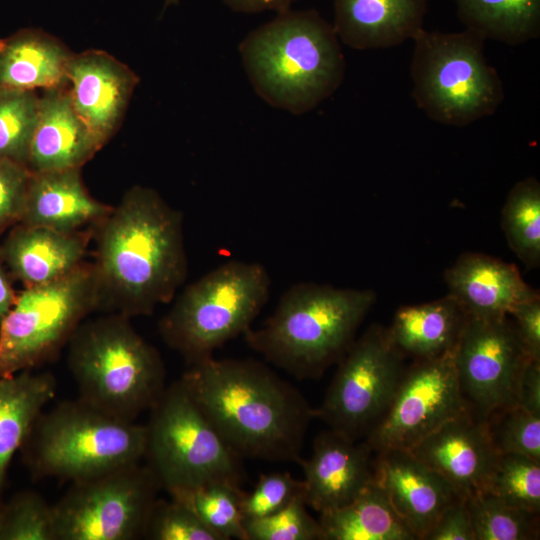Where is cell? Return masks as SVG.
<instances>
[{"label":"cell","mask_w":540,"mask_h":540,"mask_svg":"<svg viewBox=\"0 0 540 540\" xmlns=\"http://www.w3.org/2000/svg\"><path fill=\"white\" fill-rule=\"evenodd\" d=\"M180 379L240 458L299 462L314 409L269 367L211 356L189 365Z\"/></svg>","instance_id":"cell-1"},{"label":"cell","mask_w":540,"mask_h":540,"mask_svg":"<svg viewBox=\"0 0 540 540\" xmlns=\"http://www.w3.org/2000/svg\"><path fill=\"white\" fill-rule=\"evenodd\" d=\"M101 306L128 318L168 303L186 279L183 215L153 189L134 186L96 225Z\"/></svg>","instance_id":"cell-2"},{"label":"cell","mask_w":540,"mask_h":540,"mask_svg":"<svg viewBox=\"0 0 540 540\" xmlns=\"http://www.w3.org/2000/svg\"><path fill=\"white\" fill-rule=\"evenodd\" d=\"M238 49L255 92L295 115L314 109L344 80L340 39L314 9L278 13L252 30Z\"/></svg>","instance_id":"cell-3"},{"label":"cell","mask_w":540,"mask_h":540,"mask_svg":"<svg viewBox=\"0 0 540 540\" xmlns=\"http://www.w3.org/2000/svg\"><path fill=\"white\" fill-rule=\"evenodd\" d=\"M375 300L370 289L297 283L261 327L243 335L250 348L295 378H319L349 349Z\"/></svg>","instance_id":"cell-4"},{"label":"cell","mask_w":540,"mask_h":540,"mask_svg":"<svg viewBox=\"0 0 540 540\" xmlns=\"http://www.w3.org/2000/svg\"><path fill=\"white\" fill-rule=\"evenodd\" d=\"M68 346L79 398L112 415L135 421L166 388L159 352L124 315L83 321Z\"/></svg>","instance_id":"cell-5"},{"label":"cell","mask_w":540,"mask_h":540,"mask_svg":"<svg viewBox=\"0 0 540 540\" xmlns=\"http://www.w3.org/2000/svg\"><path fill=\"white\" fill-rule=\"evenodd\" d=\"M145 441V425L79 398L41 413L21 449L35 477L76 482L140 463Z\"/></svg>","instance_id":"cell-6"},{"label":"cell","mask_w":540,"mask_h":540,"mask_svg":"<svg viewBox=\"0 0 540 540\" xmlns=\"http://www.w3.org/2000/svg\"><path fill=\"white\" fill-rule=\"evenodd\" d=\"M271 288L258 262L231 260L212 269L177 297L162 317L165 343L191 365L244 334L266 304Z\"/></svg>","instance_id":"cell-7"},{"label":"cell","mask_w":540,"mask_h":540,"mask_svg":"<svg viewBox=\"0 0 540 540\" xmlns=\"http://www.w3.org/2000/svg\"><path fill=\"white\" fill-rule=\"evenodd\" d=\"M412 40V97L430 119L463 127L495 113L505 93L484 55L483 37L467 29L444 33L422 28Z\"/></svg>","instance_id":"cell-8"},{"label":"cell","mask_w":540,"mask_h":540,"mask_svg":"<svg viewBox=\"0 0 540 540\" xmlns=\"http://www.w3.org/2000/svg\"><path fill=\"white\" fill-rule=\"evenodd\" d=\"M144 458L167 492L207 482L240 484V457L197 406L181 379L150 408Z\"/></svg>","instance_id":"cell-9"},{"label":"cell","mask_w":540,"mask_h":540,"mask_svg":"<svg viewBox=\"0 0 540 540\" xmlns=\"http://www.w3.org/2000/svg\"><path fill=\"white\" fill-rule=\"evenodd\" d=\"M100 303L93 264L82 263L56 281L26 287L0 321V377L51 360Z\"/></svg>","instance_id":"cell-10"},{"label":"cell","mask_w":540,"mask_h":540,"mask_svg":"<svg viewBox=\"0 0 540 540\" xmlns=\"http://www.w3.org/2000/svg\"><path fill=\"white\" fill-rule=\"evenodd\" d=\"M162 488L140 463L72 482L53 505L56 540H134L142 538Z\"/></svg>","instance_id":"cell-11"},{"label":"cell","mask_w":540,"mask_h":540,"mask_svg":"<svg viewBox=\"0 0 540 540\" xmlns=\"http://www.w3.org/2000/svg\"><path fill=\"white\" fill-rule=\"evenodd\" d=\"M404 358L387 328L371 325L339 360L315 417L354 440L365 439L391 403L405 370Z\"/></svg>","instance_id":"cell-12"},{"label":"cell","mask_w":540,"mask_h":540,"mask_svg":"<svg viewBox=\"0 0 540 540\" xmlns=\"http://www.w3.org/2000/svg\"><path fill=\"white\" fill-rule=\"evenodd\" d=\"M454 351L405 367L385 414L364 442L374 452L410 450L446 421L468 411Z\"/></svg>","instance_id":"cell-13"},{"label":"cell","mask_w":540,"mask_h":540,"mask_svg":"<svg viewBox=\"0 0 540 540\" xmlns=\"http://www.w3.org/2000/svg\"><path fill=\"white\" fill-rule=\"evenodd\" d=\"M462 396L475 415L517 405L521 374L531 360L509 316L469 317L454 350Z\"/></svg>","instance_id":"cell-14"},{"label":"cell","mask_w":540,"mask_h":540,"mask_svg":"<svg viewBox=\"0 0 540 540\" xmlns=\"http://www.w3.org/2000/svg\"><path fill=\"white\" fill-rule=\"evenodd\" d=\"M463 498L486 490L499 453L485 418L470 410L446 421L409 450Z\"/></svg>","instance_id":"cell-15"},{"label":"cell","mask_w":540,"mask_h":540,"mask_svg":"<svg viewBox=\"0 0 540 540\" xmlns=\"http://www.w3.org/2000/svg\"><path fill=\"white\" fill-rule=\"evenodd\" d=\"M138 82L127 65L107 52L72 55L67 70L71 100L101 146L116 132Z\"/></svg>","instance_id":"cell-16"},{"label":"cell","mask_w":540,"mask_h":540,"mask_svg":"<svg viewBox=\"0 0 540 540\" xmlns=\"http://www.w3.org/2000/svg\"><path fill=\"white\" fill-rule=\"evenodd\" d=\"M298 463L306 504L319 514L350 503L373 481L374 452L333 429L320 433L311 457Z\"/></svg>","instance_id":"cell-17"},{"label":"cell","mask_w":540,"mask_h":540,"mask_svg":"<svg viewBox=\"0 0 540 540\" xmlns=\"http://www.w3.org/2000/svg\"><path fill=\"white\" fill-rule=\"evenodd\" d=\"M373 479L416 540H422L442 511L461 498L447 480L409 450L374 453Z\"/></svg>","instance_id":"cell-18"},{"label":"cell","mask_w":540,"mask_h":540,"mask_svg":"<svg viewBox=\"0 0 540 540\" xmlns=\"http://www.w3.org/2000/svg\"><path fill=\"white\" fill-rule=\"evenodd\" d=\"M449 295L469 317L509 316L519 303L539 294L514 264L483 253H463L444 274Z\"/></svg>","instance_id":"cell-19"},{"label":"cell","mask_w":540,"mask_h":540,"mask_svg":"<svg viewBox=\"0 0 540 540\" xmlns=\"http://www.w3.org/2000/svg\"><path fill=\"white\" fill-rule=\"evenodd\" d=\"M101 147L77 113L68 87L44 90L27 168L31 172L81 168Z\"/></svg>","instance_id":"cell-20"},{"label":"cell","mask_w":540,"mask_h":540,"mask_svg":"<svg viewBox=\"0 0 540 540\" xmlns=\"http://www.w3.org/2000/svg\"><path fill=\"white\" fill-rule=\"evenodd\" d=\"M111 210L88 193L80 168L31 172L20 223L76 233L97 225Z\"/></svg>","instance_id":"cell-21"},{"label":"cell","mask_w":540,"mask_h":540,"mask_svg":"<svg viewBox=\"0 0 540 540\" xmlns=\"http://www.w3.org/2000/svg\"><path fill=\"white\" fill-rule=\"evenodd\" d=\"M427 5L428 0H334L333 27L353 49L389 48L423 28Z\"/></svg>","instance_id":"cell-22"},{"label":"cell","mask_w":540,"mask_h":540,"mask_svg":"<svg viewBox=\"0 0 540 540\" xmlns=\"http://www.w3.org/2000/svg\"><path fill=\"white\" fill-rule=\"evenodd\" d=\"M88 236L19 223L6 239L2 256L25 287L56 281L83 263Z\"/></svg>","instance_id":"cell-23"},{"label":"cell","mask_w":540,"mask_h":540,"mask_svg":"<svg viewBox=\"0 0 540 540\" xmlns=\"http://www.w3.org/2000/svg\"><path fill=\"white\" fill-rule=\"evenodd\" d=\"M72 55L45 32L19 30L0 39V88L35 91L67 86Z\"/></svg>","instance_id":"cell-24"},{"label":"cell","mask_w":540,"mask_h":540,"mask_svg":"<svg viewBox=\"0 0 540 540\" xmlns=\"http://www.w3.org/2000/svg\"><path fill=\"white\" fill-rule=\"evenodd\" d=\"M468 315L449 294L426 303L400 307L388 334L405 355L426 359L453 352Z\"/></svg>","instance_id":"cell-25"},{"label":"cell","mask_w":540,"mask_h":540,"mask_svg":"<svg viewBox=\"0 0 540 540\" xmlns=\"http://www.w3.org/2000/svg\"><path fill=\"white\" fill-rule=\"evenodd\" d=\"M55 393L56 380L49 372L24 370L0 377V503L13 456Z\"/></svg>","instance_id":"cell-26"},{"label":"cell","mask_w":540,"mask_h":540,"mask_svg":"<svg viewBox=\"0 0 540 540\" xmlns=\"http://www.w3.org/2000/svg\"><path fill=\"white\" fill-rule=\"evenodd\" d=\"M322 540H416L373 481L350 503L320 514Z\"/></svg>","instance_id":"cell-27"},{"label":"cell","mask_w":540,"mask_h":540,"mask_svg":"<svg viewBox=\"0 0 540 540\" xmlns=\"http://www.w3.org/2000/svg\"><path fill=\"white\" fill-rule=\"evenodd\" d=\"M467 30L519 45L540 36V0H453Z\"/></svg>","instance_id":"cell-28"},{"label":"cell","mask_w":540,"mask_h":540,"mask_svg":"<svg viewBox=\"0 0 540 540\" xmlns=\"http://www.w3.org/2000/svg\"><path fill=\"white\" fill-rule=\"evenodd\" d=\"M170 497L190 508L222 540H246L239 484L214 481L168 492Z\"/></svg>","instance_id":"cell-29"},{"label":"cell","mask_w":540,"mask_h":540,"mask_svg":"<svg viewBox=\"0 0 540 540\" xmlns=\"http://www.w3.org/2000/svg\"><path fill=\"white\" fill-rule=\"evenodd\" d=\"M502 229L511 250L527 269L540 265V184L533 177L517 182L502 208Z\"/></svg>","instance_id":"cell-30"},{"label":"cell","mask_w":540,"mask_h":540,"mask_svg":"<svg viewBox=\"0 0 540 540\" xmlns=\"http://www.w3.org/2000/svg\"><path fill=\"white\" fill-rule=\"evenodd\" d=\"M465 499L475 540L539 539V513L508 505L486 490Z\"/></svg>","instance_id":"cell-31"},{"label":"cell","mask_w":540,"mask_h":540,"mask_svg":"<svg viewBox=\"0 0 540 540\" xmlns=\"http://www.w3.org/2000/svg\"><path fill=\"white\" fill-rule=\"evenodd\" d=\"M39 98L33 90L0 88V158L27 165Z\"/></svg>","instance_id":"cell-32"},{"label":"cell","mask_w":540,"mask_h":540,"mask_svg":"<svg viewBox=\"0 0 540 540\" xmlns=\"http://www.w3.org/2000/svg\"><path fill=\"white\" fill-rule=\"evenodd\" d=\"M486 491L508 505L539 513L540 460L521 454H499Z\"/></svg>","instance_id":"cell-33"},{"label":"cell","mask_w":540,"mask_h":540,"mask_svg":"<svg viewBox=\"0 0 540 540\" xmlns=\"http://www.w3.org/2000/svg\"><path fill=\"white\" fill-rule=\"evenodd\" d=\"M0 540H56L53 505L28 490L1 502Z\"/></svg>","instance_id":"cell-34"},{"label":"cell","mask_w":540,"mask_h":540,"mask_svg":"<svg viewBox=\"0 0 540 540\" xmlns=\"http://www.w3.org/2000/svg\"><path fill=\"white\" fill-rule=\"evenodd\" d=\"M493 447L499 454H521L540 460V416L519 405L494 411L485 418Z\"/></svg>","instance_id":"cell-35"},{"label":"cell","mask_w":540,"mask_h":540,"mask_svg":"<svg viewBox=\"0 0 540 540\" xmlns=\"http://www.w3.org/2000/svg\"><path fill=\"white\" fill-rule=\"evenodd\" d=\"M304 495L268 516L244 521L246 540H322L319 521L307 511Z\"/></svg>","instance_id":"cell-36"},{"label":"cell","mask_w":540,"mask_h":540,"mask_svg":"<svg viewBox=\"0 0 540 540\" xmlns=\"http://www.w3.org/2000/svg\"><path fill=\"white\" fill-rule=\"evenodd\" d=\"M143 538L151 540H222L187 506L174 500L156 499Z\"/></svg>","instance_id":"cell-37"},{"label":"cell","mask_w":540,"mask_h":540,"mask_svg":"<svg viewBox=\"0 0 540 540\" xmlns=\"http://www.w3.org/2000/svg\"><path fill=\"white\" fill-rule=\"evenodd\" d=\"M299 495H304L303 480L293 478L290 473L261 475L254 490L243 494L241 509L244 521L273 514Z\"/></svg>","instance_id":"cell-38"},{"label":"cell","mask_w":540,"mask_h":540,"mask_svg":"<svg viewBox=\"0 0 540 540\" xmlns=\"http://www.w3.org/2000/svg\"><path fill=\"white\" fill-rule=\"evenodd\" d=\"M30 175L26 166L0 158V234L20 223Z\"/></svg>","instance_id":"cell-39"},{"label":"cell","mask_w":540,"mask_h":540,"mask_svg":"<svg viewBox=\"0 0 540 540\" xmlns=\"http://www.w3.org/2000/svg\"><path fill=\"white\" fill-rule=\"evenodd\" d=\"M422 540H475L465 498L448 505Z\"/></svg>","instance_id":"cell-40"},{"label":"cell","mask_w":540,"mask_h":540,"mask_svg":"<svg viewBox=\"0 0 540 540\" xmlns=\"http://www.w3.org/2000/svg\"><path fill=\"white\" fill-rule=\"evenodd\" d=\"M509 316L528 357L540 361V295L517 304Z\"/></svg>","instance_id":"cell-41"},{"label":"cell","mask_w":540,"mask_h":540,"mask_svg":"<svg viewBox=\"0 0 540 540\" xmlns=\"http://www.w3.org/2000/svg\"><path fill=\"white\" fill-rule=\"evenodd\" d=\"M517 405L540 416V361L529 360L520 377Z\"/></svg>","instance_id":"cell-42"},{"label":"cell","mask_w":540,"mask_h":540,"mask_svg":"<svg viewBox=\"0 0 540 540\" xmlns=\"http://www.w3.org/2000/svg\"><path fill=\"white\" fill-rule=\"evenodd\" d=\"M231 10L239 13H260L264 11H276L282 13L291 9V5L297 0H222Z\"/></svg>","instance_id":"cell-43"},{"label":"cell","mask_w":540,"mask_h":540,"mask_svg":"<svg viewBox=\"0 0 540 540\" xmlns=\"http://www.w3.org/2000/svg\"><path fill=\"white\" fill-rule=\"evenodd\" d=\"M15 299L16 296L11 287L9 279L0 263V321L9 312L15 302Z\"/></svg>","instance_id":"cell-44"},{"label":"cell","mask_w":540,"mask_h":540,"mask_svg":"<svg viewBox=\"0 0 540 540\" xmlns=\"http://www.w3.org/2000/svg\"><path fill=\"white\" fill-rule=\"evenodd\" d=\"M178 3H179V0H164L163 11L167 9L169 6L177 5Z\"/></svg>","instance_id":"cell-45"}]
</instances>
